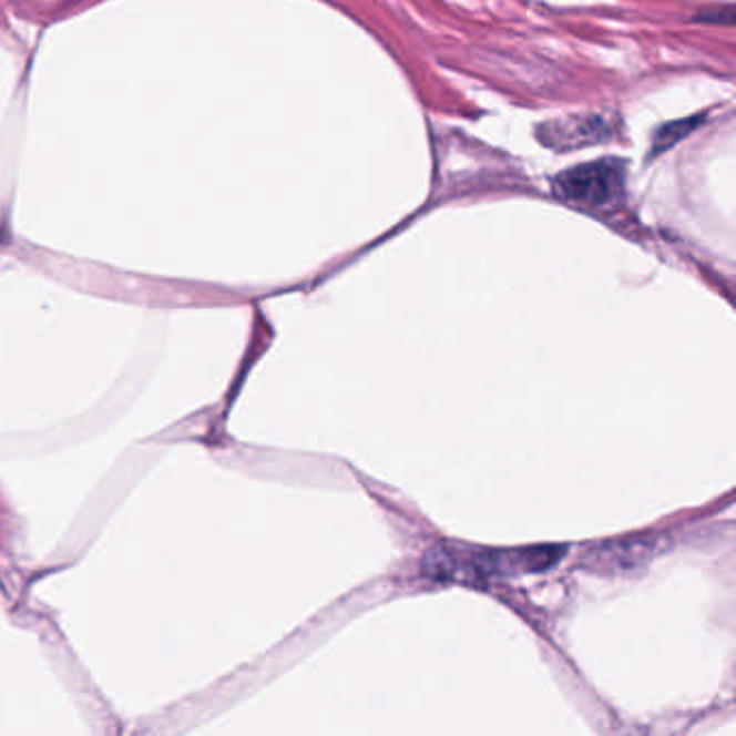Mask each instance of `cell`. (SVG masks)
<instances>
[{
	"mask_svg": "<svg viewBox=\"0 0 736 736\" xmlns=\"http://www.w3.org/2000/svg\"><path fill=\"white\" fill-rule=\"evenodd\" d=\"M626 164L617 159L576 164L558 173L553 195L583 209H612L624 200Z\"/></svg>",
	"mask_w": 736,
	"mask_h": 736,
	"instance_id": "cell-1",
	"label": "cell"
},
{
	"mask_svg": "<svg viewBox=\"0 0 736 736\" xmlns=\"http://www.w3.org/2000/svg\"><path fill=\"white\" fill-rule=\"evenodd\" d=\"M612 136L614 122L603 115H571L544 122L538 127L540 143L558 152H573L579 147L605 143Z\"/></svg>",
	"mask_w": 736,
	"mask_h": 736,
	"instance_id": "cell-2",
	"label": "cell"
},
{
	"mask_svg": "<svg viewBox=\"0 0 736 736\" xmlns=\"http://www.w3.org/2000/svg\"><path fill=\"white\" fill-rule=\"evenodd\" d=\"M702 122V117H692V120H683V122L665 123L663 127L656 130L655 139H653V152L651 156L655 159L661 152L674 147L683 136L692 134L697 125Z\"/></svg>",
	"mask_w": 736,
	"mask_h": 736,
	"instance_id": "cell-3",
	"label": "cell"
}]
</instances>
